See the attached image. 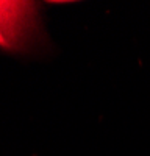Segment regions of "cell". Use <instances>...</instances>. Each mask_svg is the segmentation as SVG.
I'll return each mask as SVG.
<instances>
[{"mask_svg": "<svg viewBox=\"0 0 150 156\" xmlns=\"http://www.w3.org/2000/svg\"><path fill=\"white\" fill-rule=\"evenodd\" d=\"M38 31V3L0 0V47L23 50Z\"/></svg>", "mask_w": 150, "mask_h": 156, "instance_id": "6da1fadb", "label": "cell"}]
</instances>
